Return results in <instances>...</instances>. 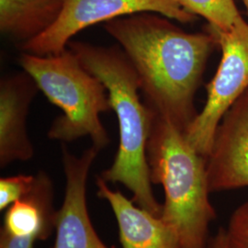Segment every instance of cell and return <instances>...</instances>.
<instances>
[{"mask_svg":"<svg viewBox=\"0 0 248 248\" xmlns=\"http://www.w3.org/2000/svg\"><path fill=\"white\" fill-rule=\"evenodd\" d=\"M142 12L104 23L138 76L146 104L182 131L195 119L194 97L217 44L212 32L190 33L169 18Z\"/></svg>","mask_w":248,"mask_h":248,"instance_id":"obj_1","label":"cell"},{"mask_svg":"<svg viewBox=\"0 0 248 248\" xmlns=\"http://www.w3.org/2000/svg\"><path fill=\"white\" fill-rule=\"evenodd\" d=\"M67 46L83 66L103 83L118 119L119 148L112 165L100 177L106 182L124 185L133 193L135 203L161 217L163 207L154 194L147 161L155 111L141 101L140 82L132 62L117 46L81 42H69Z\"/></svg>","mask_w":248,"mask_h":248,"instance_id":"obj_2","label":"cell"},{"mask_svg":"<svg viewBox=\"0 0 248 248\" xmlns=\"http://www.w3.org/2000/svg\"><path fill=\"white\" fill-rule=\"evenodd\" d=\"M153 184L164 188L161 218L177 232L180 248H209V228L216 218L210 201L207 158L185 132L155 112L147 142Z\"/></svg>","mask_w":248,"mask_h":248,"instance_id":"obj_3","label":"cell"},{"mask_svg":"<svg viewBox=\"0 0 248 248\" xmlns=\"http://www.w3.org/2000/svg\"><path fill=\"white\" fill-rule=\"evenodd\" d=\"M18 64L35 80L39 89L62 109L48 137L62 143L89 136L93 146L102 150L110 138L99 115L111 108L103 83L88 71L70 49L40 56L22 53Z\"/></svg>","mask_w":248,"mask_h":248,"instance_id":"obj_4","label":"cell"},{"mask_svg":"<svg viewBox=\"0 0 248 248\" xmlns=\"http://www.w3.org/2000/svg\"><path fill=\"white\" fill-rule=\"evenodd\" d=\"M222 51L219 67L207 85V100L185 131L186 140L207 158L223 116L248 90V23L241 18L227 31L209 25Z\"/></svg>","mask_w":248,"mask_h":248,"instance_id":"obj_5","label":"cell"},{"mask_svg":"<svg viewBox=\"0 0 248 248\" xmlns=\"http://www.w3.org/2000/svg\"><path fill=\"white\" fill-rule=\"evenodd\" d=\"M142 12L156 13L182 23H190L197 18L171 0H64L62 12L53 26L20 48L40 56L58 54L80 31Z\"/></svg>","mask_w":248,"mask_h":248,"instance_id":"obj_6","label":"cell"},{"mask_svg":"<svg viewBox=\"0 0 248 248\" xmlns=\"http://www.w3.org/2000/svg\"><path fill=\"white\" fill-rule=\"evenodd\" d=\"M99 152L92 145L77 156L69 152L65 144L62 145L66 185L62 206L55 215L53 248H109L95 230L87 202L89 171Z\"/></svg>","mask_w":248,"mask_h":248,"instance_id":"obj_7","label":"cell"},{"mask_svg":"<svg viewBox=\"0 0 248 248\" xmlns=\"http://www.w3.org/2000/svg\"><path fill=\"white\" fill-rule=\"evenodd\" d=\"M210 191L248 186V90L223 116L207 156Z\"/></svg>","mask_w":248,"mask_h":248,"instance_id":"obj_8","label":"cell"},{"mask_svg":"<svg viewBox=\"0 0 248 248\" xmlns=\"http://www.w3.org/2000/svg\"><path fill=\"white\" fill-rule=\"evenodd\" d=\"M39 87L25 71L0 82V167L28 161L34 155L27 130V117Z\"/></svg>","mask_w":248,"mask_h":248,"instance_id":"obj_9","label":"cell"},{"mask_svg":"<svg viewBox=\"0 0 248 248\" xmlns=\"http://www.w3.org/2000/svg\"><path fill=\"white\" fill-rule=\"evenodd\" d=\"M98 198L105 200L115 215L122 248H180L177 232L161 217L145 211L119 190H112L97 177Z\"/></svg>","mask_w":248,"mask_h":248,"instance_id":"obj_10","label":"cell"},{"mask_svg":"<svg viewBox=\"0 0 248 248\" xmlns=\"http://www.w3.org/2000/svg\"><path fill=\"white\" fill-rule=\"evenodd\" d=\"M31 190L10 205L1 227L15 236H33L45 241L53 229L56 212L53 209L52 179L40 171Z\"/></svg>","mask_w":248,"mask_h":248,"instance_id":"obj_11","label":"cell"},{"mask_svg":"<svg viewBox=\"0 0 248 248\" xmlns=\"http://www.w3.org/2000/svg\"><path fill=\"white\" fill-rule=\"evenodd\" d=\"M64 0H0V31L21 45L47 31L58 19Z\"/></svg>","mask_w":248,"mask_h":248,"instance_id":"obj_12","label":"cell"},{"mask_svg":"<svg viewBox=\"0 0 248 248\" xmlns=\"http://www.w3.org/2000/svg\"><path fill=\"white\" fill-rule=\"evenodd\" d=\"M180 8L222 31L230 30L242 16L234 0H171Z\"/></svg>","mask_w":248,"mask_h":248,"instance_id":"obj_13","label":"cell"},{"mask_svg":"<svg viewBox=\"0 0 248 248\" xmlns=\"http://www.w3.org/2000/svg\"><path fill=\"white\" fill-rule=\"evenodd\" d=\"M36 176L17 175L0 179V210L3 212L10 205L28 194L35 183Z\"/></svg>","mask_w":248,"mask_h":248,"instance_id":"obj_14","label":"cell"},{"mask_svg":"<svg viewBox=\"0 0 248 248\" xmlns=\"http://www.w3.org/2000/svg\"><path fill=\"white\" fill-rule=\"evenodd\" d=\"M224 230L227 248H248V202L234 210Z\"/></svg>","mask_w":248,"mask_h":248,"instance_id":"obj_15","label":"cell"},{"mask_svg":"<svg viewBox=\"0 0 248 248\" xmlns=\"http://www.w3.org/2000/svg\"><path fill=\"white\" fill-rule=\"evenodd\" d=\"M37 241L33 236H15L2 228L0 231V248H34Z\"/></svg>","mask_w":248,"mask_h":248,"instance_id":"obj_16","label":"cell"},{"mask_svg":"<svg viewBox=\"0 0 248 248\" xmlns=\"http://www.w3.org/2000/svg\"><path fill=\"white\" fill-rule=\"evenodd\" d=\"M209 248H227L224 228H221L213 239L210 240Z\"/></svg>","mask_w":248,"mask_h":248,"instance_id":"obj_17","label":"cell"},{"mask_svg":"<svg viewBox=\"0 0 248 248\" xmlns=\"http://www.w3.org/2000/svg\"><path fill=\"white\" fill-rule=\"evenodd\" d=\"M243 2H244V5H245V7H246V9H247L248 14V0H243Z\"/></svg>","mask_w":248,"mask_h":248,"instance_id":"obj_18","label":"cell"}]
</instances>
